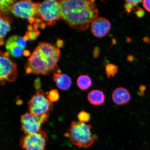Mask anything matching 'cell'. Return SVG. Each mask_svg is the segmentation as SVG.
<instances>
[{
    "label": "cell",
    "mask_w": 150,
    "mask_h": 150,
    "mask_svg": "<svg viewBox=\"0 0 150 150\" xmlns=\"http://www.w3.org/2000/svg\"><path fill=\"white\" fill-rule=\"evenodd\" d=\"M95 0H59L61 18L69 27L84 31L98 17Z\"/></svg>",
    "instance_id": "obj_1"
},
{
    "label": "cell",
    "mask_w": 150,
    "mask_h": 150,
    "mask_svg": "<svg viewBox=\"0 0 150 150\" xmlns=\"http://www.w3.org/2000/svg\"><path fill=\"white\" fill-rule=\"evenodd\" d=\"M58 46L42 42L35 48L25 65L27 74L50 75L57 71V63L60 57Z\"/></svg>",
    "instance_id": "obj_2"
},
{
    "label": "cell",
    "mask_w": 150,
    "mask_h": 150,
    "mask_svg": "<svg viewBox=\"0 0 150 150\" xmlns=\"http://www.w3.org/2000/svg\"><path fill=\"white\" fill-rule=\"evenodd\" d=\"M92 126L80 122L73 121L64 134L70 139L74 145L79 147L87 149L93 145L97 138L91 132Z\"/></svg>",
    "instance_id": "obj_3"
},
{
    "label": "cell",
    "mask_w": 150,
    "mask_h": 150,
    "mask_svg": "<svg viewBox=\"0 0 150 150\" xmlns=\"http://www.w3.org/2000/svg\"><path fill=\"white\" fill-rule=\"evenodd\" d=\"M37 13L35 22L42 29L46 25L52 26L61 18L59 0H45L36 2Z\"/></svg>",
    "instance_id": "obj_4"
},
{
    "label": "cell",
    "mask_w": 150,
    "mask_h": 150,
    "mask_svg": "<svg viewBox=\"0 0 150 150\" xmlns=\"http://www.w3.org/2000/svg\"><path fill=\"white\" fill-rule=\"evenodd\" d=\"M29 113L40 116L49 114L53 109V104L47 98L42 90L39 89L28 103Z\"/></svg>",
    "instance_id": "obj_5"
},
{
    "label": "cell",
    "mask_w": 150,
    "mask_h": 150,
    "mask_svg": "<svg viewBox=\"0 0 150 150\" xmlns=\"http://www.w3.org/2000/svg\"><path fill=\"white\" fill-rule=\"evenodd\" d=\"M11 12L15 16L27 20L32 24L37 18V3L33 2L32 0H20L13 5Z\"/></svg>",
    "instance_id": "obj_6"
},
{
    "label": "cell",
    "mask_w": 150,
    "mask_h": 150,
    "mask_svg": "<svg viewBox=\"0 0 150 150\" xmlns=\"http://www.w3.org/2000/svg\"><path fill=\"white\" fill-rule=\"evenodd\" d=\"M48 140L46 131L41 130L38 132L22 136L20 144L23 150H46Z\"/></svg>",
    "instance_id": "obj_7"
},
{
    "label": "cell",
    "mask_w": 150,
    "mask_h": 150,
    "mask_svg": "<svg viewBox=\"0 0 150 150\" xmlns=\"http://www.w3.org/2000/svg\"><path fill=\"white\" fill-rule=\"evenodd\" d=\"M9 55L7 52H3L1 51L0 80L1 85H4L5 81L14 82L17 76V66L16 63L12 61Z\"/></svg>",
    "instance_id": "obj_8"
},
{
    "label": "cell",
    "mask_w": 150,
    "mask_h": 150,
    "mask_svg": "<svg viewBox=\"0 0 150 150\" xmlns=\"http://www.w3.org/2000/svg\"><path fill=\"white\" fill-rule=\"evenodd\" d=\"M48 114L40 116L26 113L21 117L22 130L25 134L37 133L41 130L42 124L47 121Z\"/></svg>",
    "instance_id": "obj_9"
},
{
    "label": "cell",
    "mask_w": 150,
    "mask_h": 150,
    "mask_svg": "<svg viewBox=\"0 0 150 150\" xmlns=\"http://www.w3.org/2000/svg\"><path fill=\"white\" fill-rule=\"evenodd\" d=\"M27 42L24 37L13 35L9 37L6 42V48L13 57L20 58L24 55L27 46Z\"/></svg>",
    "instance_id": "obj_10"
},
{
    "label": "cell",
    "mask_w": 150,
    "mask_h": 150,
    "mask_svg": "<svg viewBox=\"0 0 150 150\" xmlns=\"http://www.w3.org/2000/svg\"><path fill=\"white\" fill-rule=\"evenodd\" d=\"M111 29V23L106 18H97L92 22L91 31L94 36L103 38L108 34Z\"/></svg>",
    "instance_id": "obj_11"
},
{
    "label": "cell",
    "mask_w": 150,
    "mask_h": 150,
    "mask_svg": "<svg viewBox=\"0 0 150 150\" xmlns=\"http://www.w3.org/2000/svg\"><path fill=\"white\" fill-rule=\"evenodd\" d=\"M130 93L125 88L120 87L114 90L112 94L113 102L118 105H125L131 100Z\"/></svg>",
    "instance_id": "obj_12"
},
{
    "label": "cell",
    "mask_w": 150,
    "mask_h": 150,
    "mask_svg": "<svg viewBox=\"0 0 150 150\" xmlns=\"http://www.w3.org/2000/svg\"><path fill=\"white\" fill-rule=\"evenodd\" d=\"M52 79L58 88L61 90L68 89L72 83L70 77L66 74L55 73L52 76Z\"/></svg>",
    "instance_id": "obj_13"
},
{
    "label": "cell",
    "mask_w": 150,
    "mask_h": 150,
    "mask_svg": "<svg viewBox=\"0 0 150 150\" xmlns=\"http://www.w3.org/2000/svg\"><path fill=\"white\" fill-rule=\"evenodd\" d=\"M104 92L99 90H93L88 94L87 99L89 102L93 105L100 106L104 104L105 101Z\"/></svg>",
    "instance_id": "obj_14"
},
{
    "label": "cell",
    "mask_w": 150,
    "mask_h": 150,
    "mask_svg": "<svg viewBox=\"0 0 150 150\" xmlns=\"http://www.w3.org/2000/svg\"><path fill=\"white\" fill-rule=\"evenodd\" d=\"M11 18L6 17L1 14L0 18V45L2 46L4 44V38L7 33L10 31L11 25Z\"/></svg>",
    "instance_id": "obj_15"
},
{
    "label": "cell",
    "mask_w": 150,
    "mask_h": 150,
    "mask_svg": "<svg viewBox=\"0 0 150 150\" xmlns=\"http://www.w3.org/2000/svg\"><path fill=\"white\" fill-rule=\"evenodd\" d=\"M76 83L78 87L82 91L88 90L92 85V81L88 75H82L79 76Z\"/></svg>",
    "instance_id": "obj_16"
},
{
    "label": "cell",
    "mask_w": 150,
    "mask_h": 150,
    "mask_svg": "<svg viewBox=\"0 0 150 150\" xmlns=\"http://www.w3.org/2000/svg\"><path fill=\"white\" fill-rule=\"evenodd\" d=\"M118 71V68L117 66L112 64H109L105 67V72L108 78L114 77Z\"/></svg>",
    "instance_id": "obj_17"
},
{
    "label": "cell",
    "mask_w": 150,
    "mask_h": 150,
    "mask_svg": "<svg viewBox=\"0 0 150 150\" xmlns=\"http://www.w3.org/2000/svg\"><path fill=\"white\" fill-rule=\"evenodd\" d=\"M47 98L52 103L57 102L59 100V95L58 91L56 90H52L49 92L47 93Z\"/></svg>",
    "instance_id": "obj_18"
},
{
    "label": "cell",
    "mask_w": 150,
    "mask_h": 150,
    "mask_svg": "<svg viewBox=\"0 0 150 150\" xmlns=\"http://www.w3.org/2000/svg\"><path fill=\"white\" fill-rule=\"evenodd\" d=\"M78 118L79 122L85 123L90 121L91 119V116L88 112L82 111L78 114Z\"/></svg>",
    "instance_id": "obj_19"
},
{
    "label": "cell",
    "mask_w": 150,
    "mask_h": 150,
    "mask_svg": "<svg viewBox=\"0 0 150 150\" xmlns=\"http://www.w3.org/2000/svg\"><path fill=\"white\" fill-rule=\"evenodd\" d=\"M126 3L129 4L134 7L138 6L139 4L142 3L143 0H125Z\"/></svg>",
    "instance_id": "obj_20"
},
{
    "label": "cell",
    "mask_w": 150,
    "mask_h": 150,
    "mask_svg": "<svg viewBox=\"0 0 150 150\" xmlns=\"http://www.w3.org/2000/svg\"><path fill=\"white\" fill-rule=\"evenodd\" d=\"M135 14L139 18H141L145 15V12L143 9L138 7L137 8V10L135 12Z\"/></svg>",
    "instance_id": "obj_21"
},
{
    "label": "cell",
    "mask_w": 150,
    "mask_h": 150,
    "mask_svg": "<svg viewBox=\"0 0 150 150\" xmlns=\"http://www.w3.org/2000/svg\"><path fill=\"white\" fill-rule=\"evenodd\" d=\"M39 32L37 33L36 32H30L28 33L26 35L29 38V39L33 40V39H36L38 35H39Z\"/></svg>",
    "instance_id": "obj_22"
},
{
    "label": "cell",
    "mask_w": 150,
    "mask_h": 150,
    "mask_svg": "<svg viewBox=\"0 0 150 150\" xmlns=\"http://www.w3.org/2000/svg\"><path fill=\"white\" fill-rule=\"evenodd\" d=\"M143 6L146 11L150 12V0H143Z\"/></svg>",
    "instance_id": "obj_23"
},
{
    "label": "cell",
    "mask_w": 150,
    "mask_h": 150,
    "mask_svg": "<svg viewBox=\"0 0 150 150\" xmlns=\"http://www.w3.org/2000/svg\"><path fill=\"white\" fill-rule=\"evenodd\" d=\"M100 52V48L99 47H96L94 48L93 51V56L95 59H96L99 56Z\"/></svg>",
    "instance_id": "obj_24"
},
{
    "label": "cell",
    "mask_w": 150,
    "mask_h": 150,
    "mask_svg": "<svg viewBox=\"0 0 150 150\" xmlns=\"http://www.w3.org/2000/svg\"><path fill=\"white\" fill-rule=\"evenodd\" d=\"M146 89V87L145 86H140L139 88V91L140 95L142 96L144 95V92L145 91Z\"/></svg>",
    "instance_id": "obj_25"
},
{
    "label": "cell",
    "mask_w": 150,
    "mask_h": 150,
    "mask_svg": "<svg viewBox=\"0 0 150 150\" xmlns=\"http://www.w3.org/2000/svg\"><path fill=\"white\" fill-rule=\"evenodd\" d=\"M134 56L132 55H129L127 58V61L130 62H132L134 61Z\"/></svg>",
    "instance_id": "obj_26"
},
{
    "label": "cell",
    "mask_w": 150,
    "mask_h": 150,
    "mask_svg": "<svg viewBox=\"0 0 150 150\" xmlns=\"http://www.w3.org/2000/svg\"><path fill=\"white\" fill-rule=\"evenodd\" d=\"M143 40L144 42L147 43V44H150V39L149 37H146L143 38Z\"/></svg>",
    "instance_id": "obj_27"
},
{
    "label": "cell",
    "mask_w": 150,
    "mask_h": 150,
    "mask_svg": "<svg viewBox=\"0 0 150 150\" xmlns=\"http://www.w3.org/2000/svg\"><path fill=\"white\" fill-rule=\"evenodd\" d=\"M30 52L27 50H25L24 52V55L25 56H28L30 55Z\"/></svg>",
    "instance_id": "obj_28"
},
{
    "label": "cell",
    "mask_w": 150,
    "mask_h": 150,
    "mask_svg": "<svg viewBox=\"0 0 150 150\" xmlns=\"http://www.w3.org/2000/svg\"><path fill=\"white\" fill-rule=\"evenodd\" d=\"M10 1H16V0H10Z\"/></svg>",
    "instance_id": "obj_29"
}]
</instances>
